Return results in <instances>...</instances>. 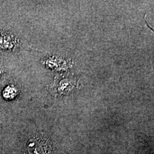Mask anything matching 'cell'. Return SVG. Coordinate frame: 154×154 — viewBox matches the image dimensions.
<instances>
[{
  "instance_id": "obj_2",
  "label": "cell",
  "mask_w": 154,
  "mask_h": 154,
  "mask_svg": "<svg viewBox=\"0 0 154 154\" xmlns=\"http://www.w3.org/2000/svg\"><path fill=\"white\" fill-rule=\"evenodd\" d=\"M17 95V91L14 87L8 86L4 90L3 95L6 99H11L14 98Z\"/></svg>"
},
{
  "instance_id": "obj_3",
  "label": "cell",
  "mask_w": 154,
  "mask_h": 154,
  "mask_svg": "<svg viewBox=\"0 0 154 154\" xmlns=\"http://www.w3.org/2000/svg\"><path fill=\"white\" fill-rule=\"evenodd\" d=\"M1 68H0V74H1Z\"/></svg>"
},
{
  "instance_id": "obj_1",
  "label": "cell",
  "mask_w": 154,
  "mask_h": 154,
  "mask_svg": "<svg viewBox=\"0 0 154 154\" xmlns=\"http://www.w3.org/2000/svg\"><path fill=\"white\" fill-rule=\"evenodd\" d=\"M3 38L5 39V41L1 40L0 39V46L4 48H11L13 46V38L12 36L9 35L8 34L4 33V34H1V35Z\"/></svg>"
}]
</instances>
